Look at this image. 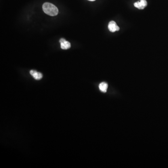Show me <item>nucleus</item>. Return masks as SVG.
Returning a JSON list of instances; mask_svg holds the SVG:
<instances>
[{"label": "nucleus", "instance_id": "0eeeda50", "mask_svg": "<svg viewBox=\"0 0 168 168\" xmlns=\"http://www.w3.org/2000/svg\"><path fill=\"white\" fill-rule=\"evenodd\" d=\"M66 41V39H61L60 40V43H62V42H64V41Z\"/></svg>", "mask_w": 168, "mask_h": 168}, {"label": "nucleus", "instance_id": "20e7f679", "mask_svg": "<svg viewBox=\"0 0 168 168\" xmlns=\"http://www.w3.org/2000/svg\"><path fill=\"white\" fill-rule=\"evenodd\" d=\"M30 74L35 79L37 80H40L43 77V75L42 73L39 72H37L35 70H31L30 71Z\"/></svg>", "mask_w": 168, "mask_h": 168}, {"label": "nucleus", "instance_id": "6e6552de", "mask_svg": "<svg viewBox=\"0 0 168 168\" xmlns=\"http://www.w3.org/2000/svg\"><path fill=\"white\" fill-rule=\"evenodd\" d=\"M88 1H94L95 0H88Z\"/></svg>", "mask_w": 168, "mask_h": 168}, {"label": "nucleus", "instance_id": "39448f33", "mask_svg": "<svg viewBox=\"0 0 168 168\" xmlns=\"http://www.w3.org/2000/svg\"><path fill=\"white\" fill-rule=\"evenodd\" d=\"M108 85L106 82H102L99 85V88L101 91L106 93L108 89Z\"/></svg>", "mask_w": 168, "mask_h": 168}, {"label": "nucleus", "instance_id": "f257e3e1", "mask_svg": "<svg viewBox=\"0 0 168 168\" xmlns=\"http://www.w3.org/2000/svg\"><path fill=\"white\" fill-rule=\"evenodd\" d=\"M44 12L50 16H56L58 13V9L56 6L49 3H45L43 5Z\"/></svg>", "mask_w": 168, "mask_h": 168}, {"label": "nucleus", "instance_id": "423d86ee", "mask_svg": "<svg viewBox=\"0 0 168 168\" xmlns=\"http://www.w3.org/2000/svg\"><path fill=\"white\" fill-rule=\"evenodd\" d=\"M61 48L63 49H67L70 47V43L68 41H65L60 43Z\"/></svg>", "mask_w": 168, "mask_h": 168}, {"label": "nucleus", "instance_id": "f03ea898", "mask_svg": "<svg viewBox=\"0 0 168 168\" xmlns=\"http://www.w3.org/2000/svg\"><path fill=\"white\" fill-rule=\"evenodd\" d=\"M108 28L109 30L111 32H114L116 31H119L120 30V28L116 24L114 21H111L108 24Z\"/></svg>", "mask_w": 168, "mask_h": 168}, {"label": "nucleus", "instance_id": "7ed1b4c3", "mask_svg": "<svg viewBox=\"0 0 168 168\" xmlns=\"http://www.w3.org/2000/svg\"><path fill=\"white\" fill-rule=\"evenodd\" d=\"M147 4L148 3L146 0H140L139 1L135 3L134 6L139 9H143L147 6Z\"/></svg>", "mask_w": 168, "mask_h": 168}]
</instances>
